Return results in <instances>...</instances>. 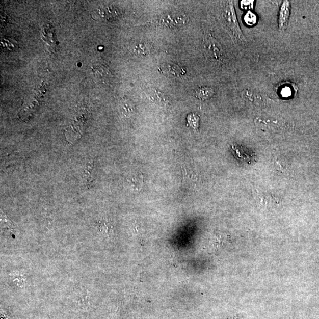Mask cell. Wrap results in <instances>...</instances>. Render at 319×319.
<instances>
[{
	"instance_id": "1",
	"label": "cell",
	"mask_w": 319,
	"mask_h": 319,
	"mask_svg": "<svg viewBox=\"0 0 319 319\" xmlns=\"http://www.w3.org/2000/svg\"><path fill=\"white\" fill-rule=\"evenodd\" d=\"M189 20L187 15L183 12H169L163 14L158 18V23L165 28H178L188 24Z\"/></svg>"
},
{
	"instance_id": "2",
	"label": "cell",
	"mask_w": 319,
	"mask_h": 319,
	"mask_svg": "<svg viewBox=\"0 0 319 319\" xmlns=\"http://www.w3.org/2000/svg\"><path fill=\"white\" fill-rule=\"evenodd\" d=\"M224 17L226 24L232 32L236 38L241 40H244V35L240 28L238 20H237L234 6L232 2H229L226 7L224 12Z\"/></svg>"
},
{
	"instance_id": "3",
	"label": "cell",
	"mask_w": 319,
	"mask_h": 319,
	"mask_svg": "<svg viewBox=\"0 0 319 319\" xmlns=\"http://www.w3.org/2000/svg\"><path fill=\"white\" fill-rule=\"evenodd\" d=\"M121 10L113 5L105 6L94 12L93 16L96 19L111 21L121 17Z\"/></svg>"
},
{
	"instance_id": "4",
	"label": "cell",
	"mask_w": 319,
	"mask_h": 319,
	"mask_svg": "<svg viewBox=\"0 0 319 319\" xmlns=\"http://www.w3.org/2000/svg\"><path fill=\"white\" fill-rule=\"evenodd\" d=\"M128 48L133 54L140 57H145L150 55L153 50L151 44L146 41L134 40L129 43Z\"/></svg>"
},
{
	"instance_id": "5",
	"label": "cell",
	"mask_w": 319,
	"mask_h": 319,
	"mask_svg": "<svg viewBox=\"0 0 319 319\" xmlns=\"http://www.w3.org/2000/svg\"><path fill=\"white\" fill-rule=\"evenodd\" d=\"M291 13V4L290 2L284 1L280 7L279 26L281 32L285 31L287 26L289 18Z\"/></svg>"
},
{
	"instance_id": "6",
	"label": "cell",
	"mask_w": 319,
	"mask_h": 319,
	"mask_svg": "<svg viewBox=\"0 0 319 319\" xmlns=\"http://www.w3.org/2000/svg\"><path fill=\"white\" fill-rule=\"evenodd\" d=\"M214 95V91L212 88H201L198 89L195 92L194 95L196 98H197L200 100H207L210 98Z\"/></svg>"
},
{
	"instance_id": "7",
	"label": "cell",
	"mask_w": 319,
	"mask_h": 319,
	"mask_svg": "<svg viewBox=\"0 0 319 319\" xmlns=\"http://www.w3.org/2000/svg\"><path fill=\"white\" fill-rule=\"evenodd\" d=\"M150 98L153 101L158 105H165L167 101L165 95L161 92L154 91L150 95Z\"/></svg>"
},
{
	"instance_id": "8",
	"label": "cell",
	"mask_w": 319,
	"mask_h": 319,
	"mask_svg": "<svg viewBox=\"0 0 319 319\" xmlns=\"http://www.w3.org/2000/svg\"><path fill=\"white\" fill-rule=\"evenodd\" d=\"M188 124L194 129H197L199 126V117L194 114H190L187 117Z\"/></svg>"
},
{
	"instance_id": "9",
	"label": "cell",
	"mask_w": 319,
	"mask_h": 319,
	"mask_svg": "<svg viewBox=\"0 0 319 319\" xmlns=\"http://www.w3.org/2000/svg\"><path fill=\"white\" fill-rule=\"evenodd\" d=\"M257 18L255 14L251 12H248L244 17L245 22L249 25H254L257 23Z\"/></svg>"
},
{
	"instance_id": "10",
	"label": "cell",
	"mask_w": 319,
	"mask_h": 319,
	"mask_svg": "<svg viewBox=\"0 0 319 319\" xmlns=\"http://www.w3.org/2000/svg\"><path fill=\"white\" fill-rule=\"evenodd\" d=\"M133 107L132 103L127 101L122 102L121 105L122 113L125 115L131 114L133 112Z\"/></svg>"
},
{
	"instance_id": "11",
	"label": "cell",
	"mask_w": 319,
	"mask_h": 319,
	"mask_svg": "<svg viewBox=\"0 0 319 319\" xmlns=\"http://www.w3.org/2000/svg\"><path fill=\"white\" fill-rule=\"evenodd\" d=\"M254 1H242L241 2V6H242L243 8L247 9H253Z\"/></svg>"
}]
</instances>
